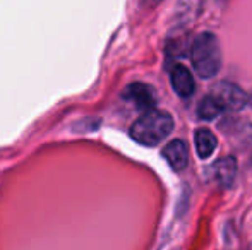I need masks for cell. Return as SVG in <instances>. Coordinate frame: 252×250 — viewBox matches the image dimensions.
I'll use <instances>...</instances> for the list:
<instances>
[{"label": "cell", "mask_w": 252, "mask_h": 250, "mask_svg": "<svg viewBox=\"0 0 252 250\" xmlns=\"http://www.w3.org/2000/svg\"><path fill=\"white\" fill-rule=\"evenodd\" d=\"M173 118L170 113L161 110L144 111L130 127V137L143 146H156L172 134Z\"/></svg>", "instance_id": "6da1fadb"}, {"label": "cell", "mask_w": 252, "mask_h": 250, "mask_svg": "<svg viewBox=\"0 0 252 250\" xmlns=\"http://www.w3.org/2000/svg\"><path fill=\"white\" fill-rule=\"evenodd\" d=\"M190 57H192L194 69L201 77L208 79L216 76L220 72L223 58L220 40L213 33H201L194 40Z\"/></svg>", "instance_id": "7a4b0ae2"}, {"label": "cell", "mask_w": 252, "mask_h": 250, "mask_svg": "<svg viewBox=\"0 0 252 250\" xmlns=\"http://www.w3.org/2000/svg\"><path fill=\"white\" fill-rule=\"evenodd\" d=\"M209 94L216 100V103L220 105L223 113L225 111H239L249 103V96L239 86H235L232 83H226V81L215 84Z\"/></svg>", "instance_id": "3957f363"}, {"label": "cell", "mask_w": 252, "mask_h": 250, "mask_svg": "<svg viewBox=\"0 0 252 250\" xmlns=\"http://www.w3.org/2000/svg\"><path fill=\"white\" fill-rule=\"evenodd\" d=\"M122 98L129 103L136 105V108L143 111H148L151 108H155L156 100H155V93L148 84L143 83H134L130 86L126 87V91L122 93Z\"/></svg>", "instance_id": "277c9868"}, {"label": "cell", "mask_w": 252, "mask_h": 250, "mask_svg": "<svg viewBox=\"0 0 252 250\" xmlns=\"http://www.w3.org/2000/svg\"><path fill=\"white\" fill-rule=\"evenodd\" d=\"M170 81H172L173 91L180 98H190L196 91V83H194L192 74L189 72L187 67L180 65V63L170 69Z\"/></svg>", "instance_id": "5b68a950"}, {"label": "cell", "mask_w": 252, "mask_h": 250, "mask_svg": "<svg viewBox=\"0 0 252 250\" xmlns=\"http://www.w3.org/2000/svg\"><path fill=\"white\" fill-rule=\"evenodd\" d=\"M204 0H179L175 9V31H182L184 28L190 26L199 17Z\"/></svg>", "instance_id": "8992f818"}, {"label": "cell", "mask_w": 252, "mask_h": 250, "mask_svg": "<svg viewBox=\"0 0 252 250\" xmlns=\"http://www.w3.org/2000/svg\"><path fill=\"white\" fill-rule=\"evenodd\" d=\"M211 177L221 187H230L237 177V160L233 156H226L215 161L211 167Z\"/></svg>", "instance_id": "52a82bcc"}, {"label": "cell", "mask_w": 252, "mask_h": 250, "mask_svg": "<svg viewBox=\"0 0 252 250\" xmlns=\"http://www.w3.org/2000/svg\"><path fill=\"white\" fill-rule=\"evenodd\" d=\"M163 156L170 163V167L175 171H180L187 167L189 161V147L182 139H175L163 149Z\"/></svg>", "instance_id": "ba28073f"}, {"label": "cell", "mask_w": 252, "mask_h": 250, "mask_svg": "<svg viewBox=\"0 0 252 250\" xmlns=\"http://www.w3.org/2000/svg\"><path fill=\"white\" fill-rule=\"evenodd\" d=\"M196 149L202 160H206L216 149V136L209 129H199L196 132Z\"/></svg>", "instance_id": "9c48e42d"}, {"label": "cell", "mask_w": 252, "mask_h": 250, "mask_svg": "<svg viewBox=\"0 0 252 250\" xmlns=\"http://www.w3.org/2000/svg\"><path fill=\"white\" fill-rule=\"evenodd\" d=\"M197 111H199V118H202V120H213V118L220 117V115L223 113V110L220 108V105L216 103V100L211 94L202 98V101L199 103V110Z\"/></svg>", "instance_id": "30bf717a"}, {"label": "cell", "mask_w": 252, "mask_h": 250, "mask_svg": "<svg viewBox=\"0 0 252 250\" xmlns=\"http://www.w3.org/2000/svg\"><path fill=\"white\" fill-rule=\"evenodd\" d=\"M141 2H143L144 7H156V5H159L163 0H141Z\"/></svg>", "instance_id": "8fae6325"}, {"label": "cell", "mask_w": 252, "mask_h": 250, "mask_svg": "<svg viewBox=\"0 0 252 250\" xmlns=\"http://www.w3.org/2000/svg\"><path fill=\"white\" fill-rule=\"evenodd\" d=\"M249 103L252 105V94H251V98H249Z\"/></svg>", "instance_id": "7c38bea8"}]
</instances>
